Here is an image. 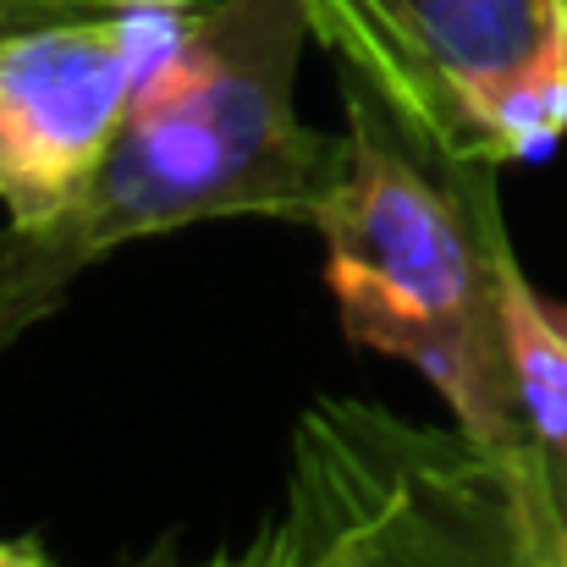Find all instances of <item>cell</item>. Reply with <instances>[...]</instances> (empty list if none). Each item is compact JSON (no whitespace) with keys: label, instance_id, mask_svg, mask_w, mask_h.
I'll use <instances>...</instances> for the list:
<instances>
[{"label":"cell","instance_id":"1","mask_svg":"<svg viewBox=\"0 0 567 567\" xmlns=\"http://www.w3.org/2000/svg\"><path fill=\"white\" fill-rule=\"evenodd\" d=\"M309 0H209L166 50L100 172L61 215L0 231V353L55 315L83 270L133 237L276 215L315 226L348 172V133L298 116Z\"/></svg>","mask_w":567,"mask_h":567},{"label":"cell","instance_id":"2","mask_svg":"<svg viewBox=\"0 0 567 567\" xmlns=\"http://www.w3.org/2000/svg\"><path fill=\"white\" fill-rule=\"evenodd\" d=\"M342 111L348 172L315 226L348 337L419 370L452 424L551 502L513 353V298L529 276L507 237L502 166L419 138L348 66Z\"/></svg>","mask_w":567,"mask_h":567},{"label":"cell","instance_id":"3","mask_svg":"<svg viewBox=\"0 0 567 567\" xmlns=\"http://www.w3.org/2000/svg\"><path fill=\"white\" fill-rule=\"evenodd\" d=\"M220 567H567V535L557 507L463 424L326 396L292 430L281 513Z\"/></svg>","mask_w":567,"mask_h":567},{"label":"cell","instance_id":"4","mask_svg":"<svg viewBox=\"0 0 567 567\" xmlns=\"http://www.w3.org/2000/svg\"><path fill=\"white\" fill-rule=\"evenodd\" d=\"M309 22L441 150L513 166L567 138V0H309Z\"/></svg>","mask_w":567,"mask_h":567},{"label":"cell","instance_id":"5","mask_svg":"<svg viewBox=\"0 0 567 567\" xmlns=\"http://www.w3.org/2000/svg\"><path fill=\"white\" fill-rule=\"evenodd\" d=\"M209 0H122L100 17L0 39V204L17 226L61 215L100 172L150 66Z\"/></svg>","mask_w":567,"mask_h":567},{"label":"cell","instance_id":"6","mask_svg":"<svg viewBox=\"0 0 567 567\" xmlns=\"http://www.w3.org/2000/svg\"><path fill=\"white\" fill-rule=\"evenodd\" d=\"M122 0H0V39L44 28V22H72V17H100L116 11Z\"/></svg>","mask_w":567,"mask_h":567},{"label":"cell","instance_id":"7","mask_svg":"<svg viewBox=\"0 0 567 567\" xmlns=\"http://www.w3.org/2000/svg\"><path fill=\"white\" fill-rule=\"evenodd\" d=\"M0 567H50L33 540H0Z\"/></svg>","mask_w":567,"mask_h":567},{"label":"cell","instance_id":"8","mask_svg":"<svg viewBox=\"0 0 567 567\" xmlns=\"http://www.w3.org/2000/svg\"><path fill=\"white\" fill-rule=\"evenodd\" d=\"M557 513H563V529H567V468H563V480H557Z\"/></svg>","mask_w":567,"mask_h":567}]
</instances>
